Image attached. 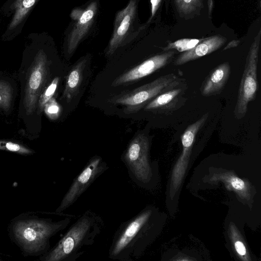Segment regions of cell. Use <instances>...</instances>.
Masks as SVG:
<instances>
[{
  "label": "cell",
  "instance_id": "cell-1",
  "mask_svg": "<svg viewBox=\"0 0 261 261\" xmlns=\"http://www.w3.org/2000/svg\"><path fill=\"white\" fill-rule=\"evenodd\" d=\"M104 226V221L99 215L90 210L86 211L40 260L75 261L93 245Z\"/></svg>",
  "mask_w": 261,
  "mask_h": 261
},
{
  "label": "cell",
  "instance_id": "cell-7",
  "mask_svg": "<svg viewBox=\"0 0 261 261\" xmlns=\"http://www.w3.org/2000/svg\"><path fill=\"white\" fill-rule=\"evenodd\" d=\"M109 168L98 155L91 158L81 172L73 179L64 196L56 213L59 214L75 202L92 184Z\"/></svg>",
  "mask_w": 261,
  "mask_h": 261
},
{
  "label": "cell",
  "instance_id": "cell-15",
  "mask_svg": "<svg viewBox=\"0 0 261 261\" xmlns=\"http://www.w3.org/2000/svg\"><path fill=\"white\" fill-rule=\"evenodd\" d=\"M86 64V59L79 61L73 66L66 76L63 97L67 102L74 98L79 92Z\"/></svg>",
  "mask_w": 261,
  "mask_h": 261
},
{
  "label": "cell",
  "instance_id": "cell-21",
  "mask_svg": "<svg viewBox=\"0 0 261 261\" xmlns=\"http://www.w3.org/2000/svg\"><path fill=\"white\" fill-rule=\"evenodd\" d=\"M178 11L184 14L190 13L202 5V0H175Z\"/></svg>",
  "mask_w": 261,
  "mask_h": 261
},
{
  "label": "cell",
  "instance_id": "cell-26",
  "mask_svg": "<svg viewBox=\"0 0 261 261\" xmlns=\"http://www.w3.org/2000/svg\"><path fill=\"white\" fill-rule=\"evenodd\" d=\"M240 43V41L239 40H232L223 49V50H226L227 49H229L232 47H234L237 46Z\"/></svg>",
  "mask_w": 261,
  "mask_h": 261
},
{
  "label": "cell",
  "instance_id": "cell-16",
  "mask_svg": "<svg viewBox=\"0 0 261 261\" xmlns=\"http://www.w3.org/2000/svg\"><path fill=\"white\" fill-rule=\"evenodd\" d=\"M38 0H16L13 4L15 13L10 23L9 29L17 27L33 7Z\"/></svg>",
  "mask_w": 261,
  "mask_h": 261
},
{
  "label": "cell",
  "instance_id": "cell-22",
  "mask_svg": "<svg viewBox=\"0 0 261 261\" xmlns=\"http://www.w3.org/2000/svg\"><path fill=\"white\" fill-rule=\"evenodd\" d=\"M44 110L46 115L51 120L57 119L61 113V107L53 97L45 105Z\"/></svg>",
  "mask_w": 261,
  "mask_h": 261
},
{
  "label": "cell",
  "instance_id": "cell-13",
  "mask_svg": "<svg viewBox=\"0 0 261 261\" xmlns=\"http://www.w3.org/2000/svg\"><path fill=\"white\" fill-rule=\"evenodd\" d=\"M230 73V66L228 62L215 67L202 83L200 88L201 94L209 97L220 94L225 86Z\"/></svg>",
  "mask_w": 261,
  "mask_h": 261
},
{
  "label": "cell",
  "instance_id": "cell-17",
  "mask_svg": "<svg viewBox=\"0 0 261 261\" xmlns=\"http://www.w3.org/2000/svg\"><path fill=\"white\" fill-rule=\"evenodd\" d=\"M196 39H182L170 43L163 48L165 51L175 49L180 52H185L194 48L201 40Z\"/></svg>",
  "mask_w": 261,
  "mask_h": 261
},
{
  "label": "cell",
  "instance_id": "cell-6",
  "mask_svg": "<svg viewBox=\"0 0 261 261\" xmlns=\"http://www.w3.org/2000/svg\"><path fill=\"white\" fill-rule=\"evenodd\" d=\"M258 52L259 40H257L252 43L250 48L239 88L233 110L234 117L238 120L245 116L249 103L256 96L258 89L257 77Z\"/></svg>",
  "mask_w": 261,
  "mask_h": 261
},
{
  "label": "cell",
  "instance_id": "cell-18",
  "mask_svg": "<svg viewBox=\"0 0 261 261\" xmlns=\"http://www.w3.org/2000/svg\"><path fill=\"white\" fill-rule=\"evenodd\" d=\"M12 99V88L11 85L4 81H0V108L7 110Z\"/></svg>",
  "mask_w": 261,
  "mask_h": 261
},
{
  "label": "cell",
  "instance_id": "cell-4",
  "mask_svg": "<svg viewBox=\"0 0 261 261\" xmlns=\"http://www.w3.org/2000/svg\"><path fill=\"white\" fill-rule=\"evenodd\" d=\"M185 80L174 73H169L134 90L115 95L109 101L113 105L124 106L126 113H136L156 96L178 86Z\"/></svg>",
  "mask_w": 261,
  "mask_h": 261
},
{
  "label": "cell",
  "instance_id": "cell-14",
  "mask_svg": "<svg viewBox=\"0 0 261 261\" xmlns=\"http://www.w3.org/2000/svg\"><path fill=\"white\" fill-rule=\"evenodd\" d=\"M226 41L225 38L218 35L201 41L194 48L179 55L174 60L173 64L181 65L208 55L221 47Z\"/></svg>",
  "mask_w": 261,
  "mask_h": 261
},
{
  "label": "cell",
  "instance_id": "cell-25",
  "mask_svg": "<svg viewBox=\"0 0 261 261\" xmlns=\"http://www.w3.org/2000/svg\"><path fill=\"white\" fill-rule=\"evenodd\" d=\"M234 246L236 251L240 255H244L246 254V248L242 242L239 241H237L235 243Z\"/></svg>",
  "mask_w": 261,
  "mask_h": 261
},
{
  "label": "cell",
  "instance_id": "cell-23",
  "mask_svg": "<svg viewBox=\"0 0 261 261\" xmlns=\"http://www.w3.org/2000/svg\"><path fill=\"white\" fill-rule=\"evenodd\" d=\"M230 183L233 188L238 190H242L245 188L244 182L238 177H232L230 179Z\"/></svg>",
  "mask_w": 261,
  "mask_h": 261
},
{
  "label": "cell",
  "instance_id": "cell-8",
  "mask_svg": "<svg viewBox=\"0 0 261 261\" xmlns=\"http://www.w3.org/2000/svg\"><path fill=\"white\" fill-rule=\"evenodd\" d=\"M48 67L46 55L40 50L30 69L25 86L24 106L29 114L35 108L39 94L46 81Z\"/></svg>",
  "mask_w": 261,
  "mask_h": 261
},
{
  "label": "cell",
  "instance_id": "cell-11",
  "mask_svg": "<svg viewBox=\"0 0 261 261\" xmlns=\"http://www.w3.org/2000/svg\"><path fill=\"white\" fill-rule=\"evenodd\" d=\"M97 10V3L92 2L84 10H74L71 17L76 22L70 33L67 43V51L72 54L87 33L90 28Z\"/></svg>",
  "mask_w": 261,
  "mask_h": 261
},
{
  "label": "cell",
  "instance_id": "cell-10",
  "mask_svg": "<svg viewBox=\"0 0 261 261\" xmlns=\"http://www.w3.org/2000/svg\"><path fill=\"white\" fill-rule=\"evenodd\" d=\"M188 87L185 80L178 86L156 96L144 107V110L160 114L173 113L185 105L187 100L185 94Z\"/></svg>",
  "mask_w": 261,
  "mask_h": 261
},
{
  "label": "cell",
  "instance_id": "cell-9",
  "mask_svg": "<svg viewBox=\"0 0 261 261\" xmlns=\"http://www.w3.org/2000/svg\"><path fill=\"white\" fill-rule=\"evenodd\" d=\"M175 54L174 50H168L147 59L118 76L112 83V86H118L125 84L152 74L168 65L172 61Z\"/></svg>",
  "mask_w": 261,
  "mask_h": 261
},
{
  "label": "cell",
  "instance_id": "cell-5",
  "mask_svg": "<svg viewBox=\"0 0 261 261\" xmlns=\"http://www.w3.org/2000/svg\"><path fill=\"white\" fill-rule=\"evenodd\" d=\"M149 148L148 138L139 133L129 142L121 158L129 176L141 187L147 185L152 177Z\"/></svg>",
  "mask_w": 261,
  "mask_h": 261
},
{
  "label": "cell",
  "instance_id": "cell-20",
  "mask_svg": "<svg viewBox=\"0 0 261 261\" xmlns=\"http://www.w3.org/2000/svg\"><path fill=\"white\" fill-rule=\"evenodd\" d=\"M0 150H6L21 154H30L33 151L25 146L11 141L0 140Z\"/></svg>",
  "mask_w": 261,
  "mask_h": 261
},
{
  "label": "cell",
  "instance_id": "cell-24",
  "mask_svg": "<svg viewBox=\"0 0 261 261\" xmlns=\"http://www.w3.org/2000/svg\"><path fill=\"white\" fill-rule=\"evenodd\" d=\"M161 0H150V3L151 6V16L149 18L148 22L151 20L152 17L154 16L157 9L159 8Z\"/></svg>",
  "mask_w": 261,
  "mask_h": 261
},
{
  "label": "cell",
  "instance_id": "cell-19",
  "mask_svg": "<svg viewBox=\"0 0 261 261\" xmlns=\"http://www.w3.org/2000/svg\"><path fill=\"white\" fill-rule=\"evenodd\" d=\"M59 81L60 78L58 76L55 77L41 94L38 101V109L41 112L45 105L54 95Z\"/></svg>",
  "mask_w": 261,
  "mask_h": 261
},
{
  "label": "cell",
  "instance_id": "cell-3",
  "mask_svg": "<svg viewBox=\"0 0 261 261\" xmlns=\"http://www.w3.org/2000/svg\"><path fill=\"white\" fill-rule=\"evenodd\" d=\"M152 213L151 208L146 207L120 225L109 248L110 258L134 261L140 256L149 238Z\"/></svg>",
  "mask_w": 261,
  "mask_h": 261
},
{
  "label": "cell",
  "instance_id": "cell-12",
  "mask_svg": "<svg viewBox=\"0 0 261 261\" xmlns=\"http://www.w3.org/2000/svg\"><path fill=\"white\" fill-rule=\"evenodd\" d=\"M136 8V1L130 0L127 5L116 14L114 29L107 53L108 55H112L124 40L135 18Z\"/></svg>",
  "mask_w": 261,
  "mask_h": 261
},
{
  "label": "cell",
  "instance_id": "cell-2",
  "mask_svg": "<svg viewBox=\"0 0 261 261\" xmlns=\"http://www.w3.org/2000/svg\"><path fill=\"white\" fill-rule=\"evenodd\" d=\"M71 216L57 221L23 214L14 218L9 227L13 241L23 253L31 255L44 254L50 250V239L65 229Z\"/></svg>",
  "mask_w": 261,
  "mask_h": 261
}]
</instances>
